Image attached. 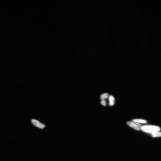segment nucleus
<instances>
[{"instance_id": "obj_5", "label": "nucleus", "mask_w": 161, "mask_h": 161, "mask_svg": "<svg viewBox=\"0 0 161 161\" xmlns=\"http://www.w3.org/2000/svg\"><path fill=\"white\" fill-rule=\"evenodd\" d=\"M132 122H136L139 124H146L147 123V121L145 120L142 119H134L132 120Z\"/></svg>"}, {"instance_id": "obj_8", "label": "nucleus", "mask_w": 161, "mask_h": 161, "mask_svg": "<svg viewBox=\"0 0 161 161\" xmlns=\"http://www.w3.org/2000/svg\"><path fill=\"white\" fill-rule=\"evenodd\" d=\"M100 103H101L102 105L104 106H105L107 104L106 102V101L105 100H102L101 102H100Z\"/></svg>"}, {"instance_id": "obj_2", "label": "nucleus", "mask_w": 161, "mask_h": 161, "mask_svg": "<svg viewBox=\"0 0 161 161\" xmlns=\"http://www.w3.org/2000/svg\"><path fill=\"white\" fill-rule=\"evenodd\" d=\"M127 125L135 130L139 131L141 130L142 126L140 124L133 122H127Z\"/></svg>"}, {"instance_id": "obj_3", "label": "nucleus", "mask_w": 161, "mask_h": 161, "mask_svg": "<svg viewBox=\"0 0 161 161\" xmlns=\"http://www.w3.org/2000/svg\"><path fill=\"white\" fill-rule=\"evenodd\" d=\"M31 122L35 126L37 127L40 129H43L45 127V125H44L42 124L38 120L34 119L32 120Z\"/></svg>"}, {"instance_id": "obj_6", "label": "nucleus", "mask_w": 161, "mask_h": 161, "mask_svg": "<svg viewBox=\"0 0 161 161\" xmlns=\"http://www.w3.org/2000/svg\"><path fill=\"white\" fill-rule=\"evenodd\" d=\"M151 135L153 137H161V132L160 131L156 132L151 134Z\"/></svg>"}, {"instance_id": "obj_7", "label": "nucleus", "mask_w": 161, "mask_h": 161, "mask_svg": "<svg viewBox=\"0 0 161 161\" xmlns=\"http://www.w3.org/2000/svg\"><path fill=\"white\" fill-rule=\"evenodd\" d=\"M109 95L107 93H105L102 94L100 96V98L101 100H105L109 98Z\"/></svg>"}, {"instance_id": "obj_1", "label": "nucleus", "mask_w": 161, "mask_h": 161, "mask_svg": "<svg viewBox=\"0 0 161 161\" xmlns=\"http://www.w3.org/2000/svg\"><path fill=\"white\" fill-rule=\"evenodd\" d=\"M141 130L146 133L152 134L156 132L160 131V128L156 126L144 125L142 126Z\"/></svg>"}, {"instance_id": "obj_4", "label": "nucleus", "mask_w": 161, "mask_h": 161, "mask_svg": "<svg viewBox=\"0 0 161 161\" xmlns=\"http://www.w3.org/2000/svg\"><path fill=\"white\" fill-rule=\"evenodd\" d=\"M109 105L113 106L114 105L115 102V98L112 95H110L109 97Z\"/></svg>"}]
</instances>
